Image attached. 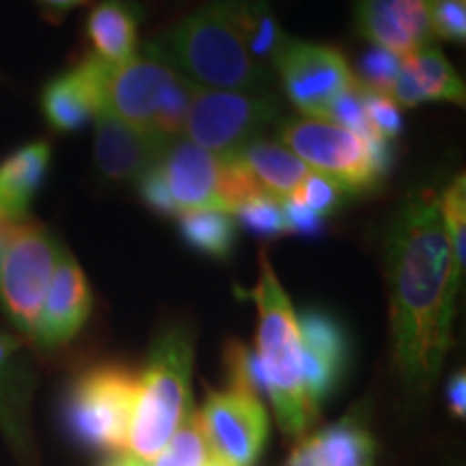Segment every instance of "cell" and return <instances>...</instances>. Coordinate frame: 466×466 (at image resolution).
<instances>
[{
  "instance_id": "6da1fadb",
  "label": "cell",
  "mask_w": 466,
  "mask_h": 466,
  "mask_svg": "<svg viewBox=\"0 0 466 466\" xmlns=\"http://www.w3.org/2000/svg\"><path fill=\"white\" fill-rule=\"evenodd\" d=\"M384 261L395 367L408 393H428L451 348L462 281L434 188H417L395 209L384 233Z\"/></svg>"
},
{
  "instance_id": "7a4b0ae2",
  "label": "cell",
  "mask_w": 466,
  "mask_h": 466,
  "mask_svg": "<svg viewBox=\"0 0 466 466\" xmlns=\"http://www.w3.org/2000/svg\"><path fill=\"white\" fill-rule=\"evenodd\" d=\"M143 55L206 89L266 93L275 80V72L250 56L233 0H209L149 39Z\"/></svg>"
},
{
  "instance_id": "3957f363",
  "label": "cell",
  "mask_w": 466,
  "mask_h": 466,
  "mask_svg": "<svg viewBox=\"0 0 466 466\" xmlns=\"http://www.w3.org/2000/svg\"><path fill=\"white\" fill-rule=\"evenodd\" d=\"M250 299L258 305V359L285 434L300 436L316 419L318 408L307 398L302 380V350L294 307L266 253L259 255V279Z\"/></svg>"
},
{
  "instance_id": "277c9868",
  "label": "cell",
  "mask_w": 466,
  "mask_h": 466,
  "mask_svg": "<svg viewBox=\"0 0 466 466\" xmlns=\"http://www.w3.org/2000/svg\"><path fill=\"white\" fill-rule=\"evenodd\" d=\"M195 341L184 326L162 330L149 348L130 428V456L147 466L190 415Z\"/></svg>"
},
{
  "instance_id": "5b68a950",
  "label": "cell",
  "mask_w": 466,
  "mask_h": 466,
  "mask_svg": "<svg viewBox=\"0 0 466 466\" xmlns=\"http://www.w3.org/2000/svg\"><path fill=\"white\" fill-rule=\"evenodd\" d=\"M141 378L127 365L100 363L76 378L66 401V421L85 447L124 451L130 439Z\"/></svg>"
},
{
  "instance_id": "8992f818",
  "label": "cell",
  "mask_w": 466,
  "mask_h": 466,
  "mask_svg": "<svg viewBox=\"0 0 466 466\" xmlns=\"http://www.w3.org/2000/svg\"><path fill=\"white\" fill-rule=\"evenodd\" d=\"M63 247L44 225L9 223L0 233V305L22 333L37 326Z\"/></svg>"
},
{
  "instance_id": "52a82bcc",
  "label": "cell",
  "mask_w": 466,
  "mask_h": 466,
  "mask_svg": "<svg viewBox=\"0 0 466 466\" xmlns=\"http://www.w3.org/2000/svg\"><path fill=\"white\" fill-rule=\"evenodd\" d=\"M279 143L311 171L335 179L348 195H365L384 182L371 156L370 137L313 116H291L279 127Z\"/></svg>"
},
{
  "instance_id": "ba28073f",
  "label": "cell",
  "mask_w": 466,
  "mask_h": 466,
  "mask_svg": "<svg viewBox=\"0 0 466 466\" xmlns=\"http://www.w3.org/2000/svg\"><path fill=\"white\" fill-rule=\"evenodd\" d=\"M277 115L279 104L268 93L206 89L195 85L182 137L223 160L261 138V132Z\"/></svg>"
},
{
  "instance_id": "9c48e42d",
  "label": "cell",
  "mask_w": 466,
  "mask_h": 466,
  "mask_svg": "<svg viewBox=\"0 0 466 466\" xmlns=\"http://www.w3.org/2000/svg\"><path fill=\"white\" fill-rule=\"evenodd\" d=\"M275 74L281 80L285 97L302 116L326 119L330 104L357 85L348 58L333 46L288 39L279 52Z\"/></svg>"
},
{
  "instance_id": "30bf717a",
  "label": "cell",
  "mask_w": 466,
  "mask_h": 466,
  "mask_svg": "<svg viewBox=\"0 0 466 466\" xmlns=\"http://www.w3.org/2000/svg\"><path fill=\"white\" fill-rule=\"evenodd\" d=\"M209 453L229 466H253L268 439L264 401L253 395L214 391L197 412Z\"/></svg>"
},
{
  "instance_id": "8fae6325",
  "label": "cell",
  "mask_w": 466,
  "mask_h": 466,
  "mask_svg": "<svg viewBox=\"0 0 466 466\" xmlns=\"http://www.w3.org/2000/svg\"><path fill=\"white\" fill-rule=\"evenodd\" d=\"M179 78L182 76L165 63L137 55L121 66L110 67L104 110L134 127L154 132L168 93Z\"/></svg>"
},
{
  "instance_id": "7c38bea8",
  "label": "cell",
  "mask_w": 466,
  "mask_h": 466,
  "mask_svg": "<svg viewBox=\"0 0 466 466\" xmlns=\"http://www.w3.org/2000/svg\"><path fill=\"white\" fill-rule=\"evenodd\" d=\"M354 25L371 46L400 58L436 42L432 0H357Z\"/></svg>"
},
{
  "instance_id": "4fadbf2b",
  "label": "cell",
  "mask_w": 466,
  "mask_h": 466,
  "mask_svg": "<svg viewBox=\"0 0 466 466\" xmlns=\"http://www.w3.org/2000/svg\"><path fill=\"white\" fill-rule=\"evenodd\" d=\"M302 350V380L313 406L329 400L346 376L350 339L339 319L322 309H307L296 316Z\"/></svg>"
},
{
  "instance_id": "5bb4252c",
  "label": "cell",
  "mask_w": 466,
  "mask_h": 466,
  "mask_svg": "<svg viewBox=\"0 0 466 466\" xmlns=\"http://www.w3.org/2000/svg\"><path fill=\"white\" fill-rule=\"evenodd\" d=\"M110 63L91 52L83 63L44 86L42 108L56 132H80L104 110Z\"/></svg>"
},
{
  "instance_id": "9a60e30c",
  "label": "cell",
  "mask_w": 466,
  "mask_h": 466,
  "mask_svg": "<svg viewBox=\"0 0 466 466\" xmlns=\"http://www.w3.org/2000/svg\"><path fill=\"white\" fill-rule=\"evenodd\" d=\"M93 311V294L83 268L63 248L44 296L33 339L44 348L66 346L83 330Z\"/></svg>"
},
{
  "instance_id": "2e32d148",
  "label": "cell",
  "mask_w": 466,
  "mask_h": 466,
  "mask_svg": "<svg viewBox=\"0 0 466 466\" xmlns=\"http://www.w3.org/2000/svg\"><path fill=\"white\" fill-rule=\"evenodd\" d=\"M167 145L168 138L126 124L108 110L96 116V167L110 182L137 184L158 162Z\"/></svg>"
},
{
  "instance_id": "e0dca14e",
  "label": "cell",
  "mask_w": 466,
  "mask_h": 466,
  "mask_svg": "<svg viewBox=\"0 0 466 466\" xmlns=\"http://www.w3.org/2000/svg\"><path fill=\"white\" fill-rule=\"evenodd\" d=\"M156 167L179 214L220 209L217 197L220 158L214 154L190 143L188 138L177 137L168 141Z\"/></svg>"
},
{
  "instance_id": "ac0fdd59",
  "label": "cell",
  "mask_w": 466,
  "mask_h": 466,
  "mask_svg": "<svg viewBox=\"0 0 466 466\" xmlns=\"http://www.w3.org/2000/svg\"><path fill=\"white\" fill-rule=\"evenodd\" d=\"M389 97L398 106H421L430 102H445L453 106L466 104V86L450 58L439 48L417 50L401 58L398 78Z\"/></svg>"
},
{
  "instance_id": "d6986e66",
  "label": "cell",
  "mask_w": 466,
  "mask_h": 466,
  "mask_svg": "<svg viewBox=\"0 0 466 466\" xmlns=\"http://www.w3.org/2000/svg\"><path fill=\"white\" fill-rule=\"evenodd\" d=\"M50 145L28 143L0 162V217L7 223L28 220V209L50 168Z\"/></svg>"
},
{
  "instance_id": "ffe728a7",
  "label": "cell",
  "mask_w": 466,
  "mask_h": 466,
  "mask_svg": "<svg viewBox=\"0 0 466 466\" xmlns=\"http://www.w3.org/2000/svg\"><path fill=\"white\" fill-rule=\"evenodd\" d=\"M143 11L134 0H100L86 17V37L93 55L121 66L138 55V26Z\"/></svg>"
},
{
  "instance_id": "44dd1931",
  "label": "cell",
  "mask_w": 466,
  "mask_h": 466,
  "mask_svg": "<svg viewBox=\"0 0 466 466\" xmlns=\"http://www.w3.org/2000/svg\"><path fill=\"white\" fill-rule=\"evenodd\" d=\"M374 442L357 419L348 417L309 436L291 453L288 466H371Z\"/></svg>"
},
{
  "instance_id": "7402d4cb",
  "label": "cell",
  "mask_w": 466,
  "mask_h": 466,
  "mask_svg": "<svg viewBox=\"0 0 466 466\" xmlns=\"http://www.w3.org/2000/svg\"><path fill=\"white\" fill-rule=\"evenodd\" d=\"M236 156L255 173V177L259 179L268 195L277 197V199L294 195V190L311 171L285 145L279 141H266V138H255Z\"/></svg>"
},
{
  "instance_id": "603a6c76",
  "label": "cell",
  "mask_w": 466,
  "mask_h": 466,
  "mask_svg": "<svg viewBox=\"0 0 466 466\" xmlns=\"http://www.w3.org/2000/svg\"><path fill=\"white\" fill-rule=\"evenodd\" d=\"M233 11H236L238 26L247 42L250 56L259 63L261 67L275 72L279 52L288 44L289 35L279 26L275 14L268 0H233Z\"/></svg>"
},
{
  "instance_id": "cb8c5ba5",
  "label": "cell",
  "mask_w": 466,
  "mask_h": 466,
  "mask_svg": "<svg viewBox=\"0 0 466 466\" xmlns=\"http://www.w3.org/2000/svg\"><path fill=\"white\" fill-rule=\"evenodd\" d=\"M179 236L186 247L209 259H227L238 240V223L225 209H195L179 214Z\"/></svg>"
},
{
  "instance_id": "d4e9b609",
  "label": "cell",
  "mask_w": 466,
  "mask_h": 466,
  "mask_svg": "<svg viewBox=\"0 0 466 466\" xmlns=\"http://www.w3.org/2000/svg\"><path fill=\"white\" fill-rule=\"evenodd\" d=\"M439 209L445 229L447 242H450L453 264L460 277L464 275L466 261V177L460 173L451 179L445 190L439 192Z\"/></svg>"
},
{
  "instance_id": "484cf974",
  "label": "cell",
  "mask_w": 466,
  "mask_h": 466,
  "mask_svg": "<svg viewBox=\"0 0 466 466\" xmlns=\"http://www.w3.org/2000/svg\"><path fill=\"white\" fill-rule=\"evenodd\" d=\"M209 447L203 436V430L197 419V412H190L171 436L167 447L147 466H208Z\"/></svg>"
},
{
  "instance_id": "4316f807",
  "label": "cell",
  "mask_w": 466,
  "mask_h": 466,
  "mask_svg": "<svg viewBox=\"0 0 466 466\" xmlns=\"http://www.w3.org/2000/svg\"><path fill=\"white\" fill-rule=\"evenodd\" d=\"M225 367L229 378V389L247 395H253L264 401L268 398V384L264 370L258 359V352L250 350L247 343L233 339L225 346Z\"/></svg>"
},
{
  "instance_id": "83f0119b",
  "label": "cell",
  "mask_w": 466,
  "mask_h": 466,
  "mask_svg": "<svg viewBox=\"0 0 466 466\" xmlns=\"http://www.w3.org/2000/svg\"><path fill=\"white\" fill-rule=\"evenodd\" d=\"M264 186L255 177V173L238 158V156H229V158L220 160L218 168V186L217 197L218 206L225 212L233 214L244 203L255 199V197L264 195Z\"/></svg>"
},
{
  "instance_id": "f1b7e54d",
  "label": "cell",
  "mask_w": 466,
  "mask_h": 466,
  "mask_svg": "<svg viewBox=\"0 0 466 466\" xmlns=\"http://www.w3.org/2000/svg\"><path fill=\"white\" fill-rule=\"evenodd\" d=\"M233 218H236V223H240L244 229L253 233V236L266 238V240H275V238H281L285 233H289L288 223H285L281 199L268 195V192L238 208L236 212H233Z\"/></svg>"
},
{
  "instance_id": "f546056e",
  "label": "cell",
  "mask_w": 466,
  "mask_h": 466,
  "mask_svg": "<svg viewBox=\"0 0 466 466\" xmlns=\"http://www.w3.org/2000/svg\"><path fill=\"white\" fill-rule=\"evenodd\" d=\"M348 192L341 188L335 179L326 177L322 173L309 171V175L302 179L299 188L294 190L291 199H296L302 206L319 214L322 218H329L330 214H335L341 208L343 199H346Z\"/></svg>"
},
{
  "instance_id": "4dcf8cb0",
  "label": "cell",
  "mask_w": 466,
  "mask_h": 466,
  "mask_svg": "<svg viewBox=\"0 0 466 466\" xmlns=\"http://www.w3.org/2000/svg\"><path fill=\"white\" fill-rule=\"evenodd\" d=\"M400 63H401V58L398 55L371 46V48L359 58L357 74H354V78H357V83L360 86H365V89L389 96L393 89L395 78H398Z\"/></svg>"
},
{
  "instance_id": "1f68e13d",
  "label": "cell",
  "mask_w": 466,
  "mask_h": 466,
  "mask_svg": "<svg viewBox=\"0 0 466 466\" xmlns=\"http://www.w3.org/2000/svg\"><path fill=\"white\" fill-rule=\"evenodd\" d=\"M360 89H363L367 121H370L374 134L387 138V141L398 138L400 134L404 132V116H401L398 104H395L389 96H384V93L370 91L365 89V86H360Z\"/></svg>"
},
{
  "instance_id": "d6a6232c",
  "label": "cell",
  "mask_w": 466,
  "mask_h": 466,
  "mask_svg": "<svg viewBox=\"0 0 466 466\" xmlns=\"http://www.w3.org/2000/svg\"><path fill=\"white\" fill-rule=\"evenodd\" d=\"M326 121L330 124H337L346 130L360 134V137H374V130H371L370 121H367L365 104H363V89L357 83L352 89L341 93L337 100L330 104L329 115H326Z\"/></svg>"
},
{
  "instance_id": "836d02e7",
  "label": "cell",
  "mask_w": 466,
  "mask_h": 466,
  "mask_svg": "<svg viewBox=\"0 0 466 466\" xmlns=\"http://www.w3.org/2000/svg\"><path fill=\"white\" fill-rule=\"evenodd\" d=\"M432 28L445 42H466V0H432Z\"/></svg>"
},
{
  "instance_id": "e575fe53",
  "label": "cell",
  "mask_w": 466,
  "mask_h": 466,
  "mask_svg": "<svg viewBox=\"0 0 466 466\" xmlns=\"http://www.w3.org/2000/svg\"><path fill=\"white\" fill-rule=\"evenodd\" d=\"M137 190H138V197H141V201L154 214H158V217H165V218L179 217L177 208H175L171 195H168L165 179H162V175L156 165L151 167L141 179H138Z\"/></svg>"
},
{
  "instance_id": "d590c367",
  "label": "cell",
  "mask_w": 466,
  "mask_h": 466,
  "mask_svg": "<svg viewBox=\"0 0 466 466\" xmlns=\"http://www.w3.org/2000/svg\"><path fill=\"white\" fill-rule=\"evenodd\" d=\"M281 208L285 214V223H288V231L296 233V236H305V238H316L324 231V220L319 214L309 209L307 206H302L291 197H285L281 199Z\"/></svg>"
},
{
  "instance_id": "8d00e7d4",
  "label": "cell",
  "mask_w": 466,
  "mask_h": 466,
  "mask_svg": "<svg viewBox=\"0 0 466 466\" xmlns=\"http://www.w3.org/2000/svg\"><path fill=\"white\" fill-rule=\"evenodd\" d=\"M447 400H450V408L456 417L462 419L466 410V378L464 371H456L451 376L450 384H447Z\"/></svg>"
},
{
  "instance_id": "74e56055",
  "label": "cell",
  "mask_w": 466,
  "mask_h": 466,
  "mask_svg": "<svg viewBox=\"0 0 466 466\" xmlns=\"http://www.w3.org/2000/svg\"><path fill=\"white\" fill-rule=\"evenodd\" d=\"M15 350H17V343L14 339H9L7 335L0 333V378H3L5 371L9 370Z\"/></svg>"
},
{
  "instance_id": "f35d334b",
  "label": "cell",
  "mask_w": 466,
  "mask_h": 466,
  "mask_svg": "<svg viewBox=\"0 0 466 466\" xmlns=\"http://www.w3.org/2000/svg\"><path fill=\"white\" fill-rule=\"evenodd\" d=\"M44 9L55 11V14H67L76 7H83L86 5V0H37Z\"/></svg>"
},
{
  "instance_id": "ab89813d",
  "label": "cell",
  "mask_w": 466,
  "mask_h": 466,
  "mask_svg": "<svg viewBox=\"0 0 466 466\" xmlns=\"http://www.w3.org/2000/svg\"><path fill=\"white\" fill-rule=\"evenodd\" d=\"M102 466H145V464L138 462V460H134L132 456H119V458L108 460V462Z\"/></svg>"
},
{
  "instance_id": "60d3db41",
  "label": "cell",
  "mask_w": 466,
  "mask_h": 466,
  "mask_svg": "<svg viewBox=\"0 0 466 466\" xmlns=\"http://www.w3.org/2000/svg\"><path fill=\"white\" fill-rule=\"evenodd\" d=\"M208 466H229V464H225L223 460H218V458H209V462H208Z\"/></svg>"
},
{
  "instance_id": "b9f144b4",
  "label": "cell",
  "mask_w": 466,
  "mask_h": 466,
  "mask_svg": "<svg viewBox=\"0 0 466 466\" xmlns=\"http://www.w3.org/2000/svg\"><path fill=\"white\" fill-rule=\"evenodd\" d=\"M9 223H7V220H5L3 217H0V233H3V229H5V227H7Z\"/></svg>"
}]
</instances>
